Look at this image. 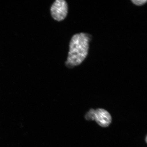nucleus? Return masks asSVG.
I'll return each mask as SVG.
<instances>
[{"label":"nucleus","mask_w":147,"mask_h":147,"mask_svg":"<svg viewBox=\"0 0 147 147\" xmlns=\"http://www.w3.org/2000/svg\"><path fill=\"white\" fill-rule=\"evenodd\" d=\"M94 120L99 125L106 127L111 124L112 117L110 114L106 110L99 108L95 110Z\"/></svg>","instance_id":"obj_3"},{"label":"nucleus","mask_w":147,"mask_h":147,"mask_svg":"<svg viewBox=\"0 0 147 147\" xmlns=\"http://www.w3.org/2000/svg\"><path fill=\"white\" fill-rule=\"evenodd\" d=\"M95 110L91 109L88 111L85 115V119L86 120L88 121H93L95 119Z\"/></svg>","instance_id":"obj_4"},{"label":"nucleus","mask_w":147,"mask_h":147,"mask_svg":"<svg viewBox=\"0 0 147 147\" xmlns=\"http://www.w3.org/2000/svg\"><path fill=\"white\" fill-rule=\"evenodd\" d=\"M92 36L87 33L74 35L69 45V51L65 65L69 68L81 64L87 56Z\"/></svg>","instance_id":"obj_1"},{"label":"nucleus","mask_w":147,"mask_h":147,"mask_svg":"<svg viewBox=\"0 0 147 147\" xmlns=\"http://www.w3.org/2000/svg\"><path fill=\"white\" fill-rule=\"evenodd\" d=\"M51 16L56 21H63L67 17L68 11L67 3L64 0H56L50 9Z\"/></svg>","instance_id":"obj_2"},{"label":"nucleus","mask_w":147,"mask_h":147,"mask_svg":"<svg viewBox=\"0 0 147 147\" xmlns=\"http://www.w3.org/2000/svg\"><path fill=\"white\" fill-rule=\"evenodd\" d=\"M134 4L137 5H142L147 2L146 0H133L131 1Z\"/></svg>","instance_id":"obj_5"}]
</instances>
